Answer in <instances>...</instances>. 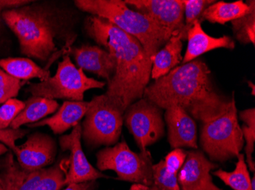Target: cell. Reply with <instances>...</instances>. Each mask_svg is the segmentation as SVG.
Returning a JSON list of instances; mask_svg holds the SVG:
<instances>
[{
	"mask_svg": "<svg viewBox=\"0 0 255 190\" xmlns=\"http://www.w3.org/2000/svg\"><path fill=\"white\" fill-rule=\"evenodd\" d=\"M85 29L89 36L105 47L116 60L115 73L108 81L105 94L126 111L143 98L150 81L152 61L136 38L104 18L89 16Z\"/></svg>",
	"mask_w": 255,
	"mask_h": 190,
	"instance_id": "cell-1",
	"label": "cell"
},
{
	"mask_svg": "<svg viewBox=\"0 0 255 190\" xmlns=\"http://www.w3.org/2000/svg\"><path fill=\"white\" fill-rule=\"evenodd\" d=\"M210 68L200 59L175 67L144 90L143 98L161 108L178 106L193 118L206 122L224 112L230 101L219 95Z\"/></svg>",
	"mask_w": 255,
	"mask_h": 190,
	"instance_id": "cell-2",
	"label": "cell"
},
{
	"mask_svg": "<svg viewBox=\"0 0 255 190\" xmlns=\"http://www.w3.org/2000/svg\"><path fill=\"white\" fill-rule=\"evenodd\" d=\"M76 6L94 16L104 18L141 43L152 59L171 38L147 15L131 9L121 0H75ZM152 61V60H151Z\"/></svg>",
	"mask_w": 255,
	"mask_h": 190,
	"instance_id": "cell-3",
	"label": "cell"
},
{
	"mask_svg": "<svg viewBox=\"0 0 255 190\" xmlns=\"http://www.w3.org/2000/svg\"><path fill=\"white\" fill-rule=\"evenodd\" d=\"M2 18L18 38L21 54L45 61L55 52V23L45 10L24 5L5 10Z\"/></svg>",
	"mask_w": 255,
	"mask_h": 190,
	"instance_id": "cell-4",
	"label": "cell"
},
{
	"mask_svg": "<svg viewBox=\"0 0 255 190\" xmlns=\"http://www.w3.org/2000/svg\"><path fill=\"white\" fill-rule=\"evenodd\" d=\"M202 124L200 144L211 161L224 162L239 156L245 141L234 94L224 112Z\"/></svg>",
	"mask_w": 255,
	"mask_h": 190,
	"instance_id": "cell-5",
	"label": "cell"
},
{
	"mask_svg": "<svg viewBox=\"0 0 255 190\" xmlns=\"http://www.w3.org/2000/svg\"><path fill=\"white\" fill-rule=\"evenodd\" d=\"M106 83L87 77L82 68H77L70 56H64L58 64L57 72L46 81L31 84L28 91L32 96L48 99L83 101L84 93L90 89L103 88Z\"/></svg>",
	"mask_w": 255,
	"mask_h": 190,
	"instance_id": "cell-6",
	"label": "cell"
},
{
	"mask_svg": "<svg viewBox=\"0 0 255 190\" xmlns=\"http://www.w3.org/2000/svg\"><path fill=\"white\" fill-rule=\"evenodd\" d=\"M97 159V167L100 171L111 170L121 181L148 187L153 185L152 158L147 150L134 152L123 140L100 150Z\"/></svg>",
	"mask_w": 255,
	"mask_h": 190,
	"instance_id": "cell-7",
	"label": "cell"
},
{
	"mask_svg": "<svg viewBox=\"0 0 255 190\" xmlns=\"http://www.w3.org/2000/svg\"><path fill=\"white\" fill-rule=\"evenodd\" d=\"M124 113L105 94L94 97L83 124L82 136L90 146L116 145L122 133Z\"/></svg>",
	"mask_w": 255,
	"mask_h": 190,
	"instance_id": "cell-8",
	"label": "cell"
},
{
	"mask_svg": "<svg viewBox=\"0 0 255 190\" xmlns=\"http://www.w3.org/2000/svg\"><path fill=\"white\" fill-rule=\"evenodd\" d=\"M123 118L140 151H146L147 146L164 135L162 109L145 98L131 104L125 111Z\"/></svg>",
	"mask_w": 255,
	"mask_h": 190,
	"instance_id": "cell-9",
	"label": "cell"
},
{
	"mask_svg": "<svg viewBox=\"0 0 255 190\" xmlns=\"http://www.w3.org/2000/svg\"><path fill=\"white\" fill-rule=\"evenodd\" d=\"M125 2L147 15L170 36L181 34L184 27L183 0H126Z\"/></svg>",
	"mask_w": 255,
	"mask_h": 190,
	"instance_id": "cell-10",
	"label": "cell"
},
{
	"mask_svg": "<svg viewBox=\"0 0 255 190\" xmlns=\"http://www.w3.org/2000/svg\"><path fill=\"white\" fill-rule=\"evenodd\" d=\"M81 137L82 127L78 124L74 127L71 133L60 138L61 149L71 152V156L69 158V170L65 174L64 186L96 181L100 178H110L108 176L96 169L89 162L83 151Z\"/></svg>",
	"mask_w": 255,
	"mask_h": 190,
	"instance_id": "cell-11",
	"label": "cell"
},
{
	"mask_svg": "<svg viewBox=\"0 0 255 190\" xmlns=\"http://www.w3.org/2000/svg\"><path fill=\"white\" fill-rule=\"evenodd\" d=\"M184 164L177 174L181 190H223L213 183L211 171L219 166L200 151L187 152Z\"/></svg>",
	"mask_w": 255,
	"mask_h": 190,
	"instance_id": "cell-12",
	"label": "cell"
},
{
	"mask_svg": "<svg viewBox=\"0 0 255 190\" xmlns=\"http://www.w3.org/2000/svg\"><path fill=\"white\" fill-rule=\"evenodd\" d=\"M56 153L55 141L50 135L34 132L28 137L25 143L17 146L14 154L23 169L34 171L52 164Z\"/></svg>",
	"mask_w": 255,
	"mask_h": 190,
	"instance_id": "cell-13",
	"label": "cell"
},
{
	"mask_svg": "<svg viewBox=\"0 0 255 190\" xmlns=\"http://www.w3.org/2000/svg\"><path fill=\"white\" fill-rule=\"evenodd\" d=\"M165 121L168 128L169 143L172 148H198L197 127L187 111L178 106L167 108Z\"/></svg>",
	"mask_w": 255,
	"mask_h": 190,
	"instance_id": "cell-14",
	"label": "cell"
},
{
	"mask_svg": "<svg viewBox=\"0 0 255 190\" xmlns=\"http://www.w3.org/2000/svg\"><path fill=\"white\" fill-rule=\"evenodd\" d=\"M48 168L29 171L23 169L9 152L0 161V190H34Z\"/></svg>",
	"mask_w": 255,
	"mask_h": 190,
	"instance_id": "cell-15",
	"label": "cell"
},
{
	"mask_svg": "<svg viewBox=\"0 0 255 190\" xmlns=\"http://www.w3.org/2000/svg\"><path fill=\"white\" fill-rule=\"evenodd\" d=\"M72 54L79 68L94 72L110 81L116 70V60L107 50L99 46L74 47Z\"/></svg>",
	"mask_w": 255,
	"mask_h": 190,
	"instance_id": "cell-16",
	"label": "cell"
},
{
	"mask_svg": "<svg viewBox=\"0 0 255 190\" xmlns=\"http://www.w3.org/2000/svg\"><path fill=\"white\" fill-rule=\"evenodd\" d=\"M201 21H196L187 32V51L183 56L181 63L185 64L194 61L197 57L206 53L219 48L233 50L235 48V41L230 37L213 38L208 35L201 26Z\"/></svg>",
	"mask_w": 255,
	"mask_h": 190,
	"instance_id": "cell-17",
	"label": "cell"
},
{
	"mask_svg": "<svg viewBox=\"0 0 255 190\" xmlns=\"http://www.w3.org/2000/svg\"><path fill=\"white\" fill-rule=\"evenodd\" d=\"M89 106L90 102L87 101H65L52 117L44 119L29 127L48 126L54 133H63L71 127L78 125L80 121L85 117Z\"/></svg>",
	"mask_w": 255,
	"mask_h": 190,
	"instance_id": "cell-18",
	"label": "cell"
},
{
	"mask_svg": "<svg viewBox=\"0 0 255 190\" xmlns=\"http://www.w3.org/2000/svg\"><path fill=\"white\" fill-rule=\"evenodd\" d=\"M183 43L179 35L172 36L166 43L164 48L156 53L152 57V68L150 77L154 80L165 76L183 61Z\"/></svg>",
	"mask_w": 255,
	"mask_h": 190,
	"instance_id": "cell-19",
	"label": "cell"
},
{
	"mask_svg": "<svg viewBox=\"0 0 255 190\" xmlns=\"http://www.w3.org/2000/svg\"><path fill=\"white\" fill-rule=\"evenodd\" d=\"M254 2H255L254 0L247 1V2H243L242 0L232 2L223 1L213 2L203 11L202 21L206 20L211 23L224 25L246 15L250 11Z\"/></svg>",
	"mask_w": 255,
	"mask_h": 190,
	"instance_id": "cell-20",
	"label": "cell"
},
{
	"mask_svg": "<svg viewBox=\"0 0 255 190\" xmlns=\"http://www.w3.org/2000/svg\"><path fill=\"white\" fill-rule=\"evenodd\" d=\"M57 109L58 104L55 100L32 96L25 102V108L11 122L10 128L16 129L23 125L35 124Z\"/></svg>",
	"mask_w": 255,
	"mask_h": 190,
	"instance_id": "cell-21",
	"label": "cell"
},
{
	"mask_svg": "<svg viewBox=\"0 0 255 190\" xmlns=\"http://www.w3.org/2000/svg\"><path fill=\"white\" fill-rule=\"evenodd\" d=\"M0 67L8 75L19 80L38 78L44 81L51 77L48 70L41 68L27 58L2 59L0 60Z\"/></svg>",
	"mask_w": 255,
	"mask_h": 190,
	"instance_id": "cell-22",
	"label": "cell"
},
{
	"mask_svg": "<svg viewBox=\"0 0 255 190\" xmlns=\"http://www.w3.org/2000/svg\"><path fill=\"white\" fill-rule=\"evenodd\" d=\"M236 169L232 172H227L219 169L212 173L221 180L228 187L234 190H255V177L251 179L248 170L244 154H239L237 157Z\"/></svg>",
	"mask_w": 255,
	"mask_h": 190,
	"instance_id": "cell-23",
	"label": "cell"
},
{
	"mask_svg": "<svg viewBox=\"0 0 255 190\" xmlns=\"http://www.w3.org/2000/svg\"><path fill=\"white\" fill-rule=\"evenodd\" d=\"M241 120L243 121L242 128V135L246 142L245 151H246V164L250 171L255 173V163L253 154L255 143V109L245 110L239 114Z\"/></svg>",
	"mask_w": 255,
	"mask_h": 190,
	"instance_id": "cell-24",
	"label": "cell"
},
{
	"mask_svg": "<svg viewBox=\"0 0 255 190\" xmlns=\"http://www.w3.org/2000/svg\"><path fill=\"white\" fill-rule=\"evenodd\" d=\"M236 39L242 44H255V2L249 12L232 21Z\"/></svg>",
	"mask_w": 255,
	"mask_h": 190,
	"instance_id": "cell-25",
	"label": "cell"
},
{
	"mask_svg": "<svg viewBox=\"0 0 255 190\" xmlns=\"http://www.w3.org/2000/svg\"><path fill=\"white\" fill-rule=\"evenodd\" d=\"M184 7V27L180 34L182 41L187 40V32L196 21H201L203 11L215 2L213 0H183Z\"/></svg>",
	"mask_w": 255,
	"mask_h": 190,
	"instance_id": "cell-26",
	"label": "cell"
},
{
	"mask_svg": "<svg viewBox=\"0 0 255 190\" xmlns=\"http://www.w3.org/2000/svg\"><path fill=\"white\" fill-rule=\"evenodd\" d=\"M153 185L158 190H181L177 181V174L167 172L162 160L152 166Z\"/></svg>",
	"mask_w": 255,
	"mask_h": 190,
	"instance_id": "cell-27",
	"label": "cell"
},
{
	"mask_svg": "<svg viewBox=\"0 0 255 190\" xmlns=\"http://www.w3.org/2000/svg\"><path fill=\"white\" fill-rule=\"evenodd\" d=\"M65 173L60 164L51 167L34 190H61L64 187Z\"/></svg>",
	"mask_w": 255,
	"mask_h": 190,
	"instance_id": "cell-28",
	"label": "cell"
},
{
	"mask_svg": "<svg viewBox=\"0 0 255 190\" xmlns=\"http://www.w3.org/2000/svg\"><path fill=\"white\" fill-rule=\"evenodd\" d=\"M21 85L22 83L19 79L0 69V104L16 97L21 89Z\"/></svg>",
	"mask_w": 255,
	"mask_h": 190,
	"instance_id": "cell-29",
	"label": "cell"
},
{
	"mask_svg": "<svg viewBox=\"0 0 255 190\" xmlns=\"http://www.w3.org/2000/svg\"><path fill=\"white\" fill-rule=\"evenodd\" d=\"M25 108V102L11 98L0 108V129H5L11 125L15 117Z\"/></svg>",
	"mask_w": 255,
	"mask_h": 190,
	"instance_id": "cell-30",
	"label": "cell"
},
{
	"mask_svg": "<svg viewBox=\"0 0 255 190\" xmlns=\"http://www.w3.org/2000/svg\"><path fill=\"white\" fill-rule=\"evenodd\" d=\"M187 153L182 148H175L168 153L165 158L164 166L167 173L177 174L182 166L184 164Z\"/></svg>",
	"mask_w": 255,
	"mask_h": 190,
	"instance_id": "cell-31",
	"label": "cell"
},
{
	"mask_svg": "<svg viewBox=\"0 0 255 190\" xmlns=\"http://www.w3.org/2000/svg\"><path fill=\"white\" fill-rule=\"evenodd\" d=\"M27 132H28L26 130L21 129L20 128L16 129L11 128L0 129V142L6 145L11 151L15 152L17 148L15 141L24 137Z\"/></svg>",
	"mask_w": 255,
	"mask_h": 190,
	"instance_id": "cell-32",
	"label": "cell"
},
{
	"mask_svg": "<svg viewBox=\"0 0 255 190\" xmlns=\"http://www.w3.org/2000/svg\"><path fill=\"white\" fill-rule=\"evenodd\" d=\"M30 2L31 1H26V0H0V25H1L2 11L24 6L27 4H29Z\"/></svg>",
	"mask_w": 255,
	"mask_h": 190,
	"instance_id": "cell-33",
	"label": "cell"
},
{
	"mask_svg": "<svg viewBox=\"0 0 255 190\" xmlns=\"http://www.w3.org/2000/svg\"><path fill=\"white\" fill-rule=\"evenodd\" d=\"M97 187L96 181L81 183V184H71L64 190H94Z\"/></svg>",
	"mask_w": 255,
	"mask_h": 190,
	"instance_id": "cell-34",
	"label": "cell"
},
{
	"mask_svg": "<svg viewBox=\"0 0 255 190\" xmlns=\"http://www.w3.org/2000/svg\"><path fill=\"white\" fill-rule=\"evenodd\" d=\"M147 189H148V187H145V186L141 185V184H134L131 187L130 190H147Z\"/></svg>",
	"mask_w": 255,
	"mask_h": 190,
	"instance_id": "cell-35",
	"label": "cell"
},
{
	"mask_svg": "<svg viewBox=\"0 0 255 190\" xmlns=\"http://www.w3.org/2000/svg\"><path fill=\"white\" fill-rule=\"evenodd\" d=\"M7 152H8V148L4 144L0 143V156Z\"/></svg>",
	"mask_w": 255,
	"mask_h": 190,
	"instance_id": "cell-36",
	"label": "cell"
},
{
	"mask_svg": "<svg viewBox=\"0 0 255 190\" xmlns=\"http://www.w3.org/2000/svg\"><path fill=\"white\" fill-rule=\"evenodd\" d=\"M249 87L252 86V94L253 95H255V85H254L253 83L252 82V81H249Z\"/></svg>",
	"mask_w": 255,
	"mask_h": 190,
	"instance_id": "cell-37",
	"label": "cell"
},
{
	"mask_svg": "<svg viewBox=\"0 0 255 190\" xmlns=\"http://www.w3.org/2000/svg\"><path fill=\"white\" fill-rule=\"evenodd\" d=\"M147 190H158L156 187H154V186H150V187H148Z\"/></svg>",
	"mask_w": 255,
	"mask_h": 190,
	"instance_id": "cell-38",
	"label": "cell"
}]
</instances>
